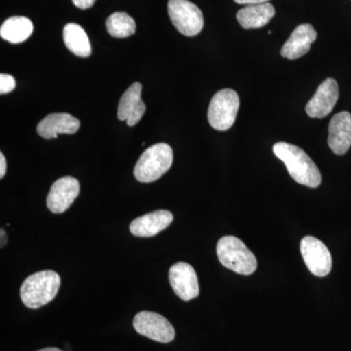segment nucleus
Wrapping results in <instances>:
<instances>
[{"instance_id":"nucleus-1","label":"nucleus","mask_w":351,"mask_h":351,"mask_svg":"<svg viewBox=\"0 0 351 351\" xmlns=\"http://www.w3.org/2000/svg\"><path fill=\"white\" fill-rule=\"evenodd\" d=\"M274 152L287 167L289 174L295 182L315 189L321 184V174L316 164L304 149L295 145L279 142L274 145Z\"/></svg>"},{"instance_id":"nucleus-2","label":"nucleus","mask_w":351,"mask_h":351,"mask_svg":"<svg viewBox=\"0 0 351 351\" xmlns=\"http://www.w3.org/2000/svg\"><path fill=\"white\" fill-rule=\"evenodd\" d=\"M61 286V277L53 270H43L27 277L20 289L22 302L29 308L36 309L54 300Z\"/></svg>"},{"instance_id":"nucleus-3","label":"nucleus","mask_w":351,"mask_h":351,"mask_svg":"<svg viewBox=\"0 0 351 351\" xmlns=\"http://www.w3.org/2000/svg\"><path fill=\"white\" fill-rule=\"evenodd\" d=\"M217 255L223 267L242 276H250L257 269L255 255L237 237H221L217 245Z\"/></svg>"},{"instance_id":"nucleus-4","label":"nucleus","mask_w":351,"mask_h":351,"mask_svg":"<svg viewBox=\"0 0 351 351\" xmlns=\"http://www.w3.org/2000/svg\"><path fill=\"white\" fill-rule=\"evenodd\" d=\"M173 163V151L169 145L156 144L145 151L136 163L134 175L141 182H152L160 179Z\"/></svg>"},{"instance_id":"nucleus-5","label":"nucleus","mask_w":351,"mask_h":351,"mask_svg":"<svg viewBox=\"0 0 351 351\" xmlns=\"http://www.w3.org/2000/svg\"><path fill=\"white\" fill-rule=\"evenodd\" d=\"M240 107L239 94L232 89H223L214 95L208 110V121L218 131L232 128Z\"/></svg>"},{"instance_id":"nucleus-6","label":"nucleus","mask_w":351,"mask_h":351,"mask_svg":"<svg viewBox=\"0 0 351 351\" xmlns=\"http://www.w3.org/2000/svg\"><path fill=\"white\" fill-rule=\"evenodd\" d=\"M168 14L176 29L186 36H195L202 31L204 18L199 8L189 0H169Z\"/></svg>"},{"instance_id":"nucleus-7","label":"nucleus","mask_w":351,"mask_h":351,"mask_svg":"<svg viewBox=\"0 0 351 351\" xmlns=\"http://www.w3.org/2000/svg\"><path fill=\"white\" fill-rule=\"evenodd\" d=\"M133 326L138 334L158 343H168L175 339L173 325L164 316L152 311H141L136 314Z\"/></svg>"},{"instance_id":"nucleus-8","label":"nucleus","mask_w":351,"mask_h":351,"mask_svg":"<svg viewBox=\"0 0 351 351\" xmlns=\"http://www.w3.org/2000/svg\"><path fill=\"white\" fill-rule=\"evenodd\" d=\"M301 253L307 269L314 276L323 277L332 269V256L325 244L313 237H306L301 242Z\"/></svg>"},{"instance_id":"nucleus-9","label":"nucleus","mask_w":351,"mask_h":351,"mask_svg":"<svg viewBox=\"0 0 351 351\" xmlns=\"http://www.w3.org/2000/svg\"><path fill=\"white\" fill-rule=\"evenodd\" d=\"M169 280L175 294L182 301H191L199 295L198 277L195 269L186 263H177L171 267Z\"/></svg>"},{"instance_id":"nucleus-10","label":"nucleus","mask_w":351,"mask_h":351,"mask_svg":"<svg viewBox=\"0 0 351 351\" xmlns=\"http://www.w3.org/2000/svg\"><path fill=\"white\" fill-rule=\"evenodd\" d=\"M80 191V182L75 178L64 177L57 180L47 196L48 209L52 213H64L75 202Z\"/></svg>"},{"instance_id":"nucleus-11","label":"nucleus","mask_w":351,"mask_h":351,"mask_svg":"<svg viewBox=\"0 0 351 351\" xmlns=\"http://www.w3.org/2000/svg\"><path fill=\"white\" fill-rule=\"evenodd\" d=\"M339 85L334 78L324 80L306 107V112L313 119H323L332 112L339 100Z\"/></svg>"},{"instance_id":"nucleus-12","label":"nucleus","mask_w":351,"mask_h":351,"mask_svg":"<svg viewBox=\"0 0 351 351\" xmlns=\"http://www.w3.org/2000/svg\"><path fill=\"white\" fill-rule=\"evenodd\" d=\"M142 84L133 83L120 99L117 117L121 121H126L127 125L135 126L145 112V105L142 100Z\"/></svg>"},{"instance_id":"nucleus-13","label":"nucleus","mask_w":351,"mask_h":351,"mask_svg":"<svg viewBox=\"0 0 351 351\" xmlns=\"http://www.w3.org/2000/svg\"><path fill=\"white\" fill-rule=\"evenodd\" d=\"M328 145L337 156H343L351 147V114L348 112L337 113L329 124Z\"/></svg>"},{"instance_id":"nucleus-14","label":"nucleus","mask_w":351,"mask_h":351,"mask_svg":"<svg viewBox=\"0 0 351 351\" xmlns=\"http://www.w3.org/2000/svg\"><path fill=\"white\" fill-rule=\"evenodd\" d=\"M317 38V32L311 24L298 25L290 38L281 48V56L289 60H297L311 50V44Z\"/></svg>"},{"instance_id":"nucleus-15","label":"nucleus","mask_w":351,"mask_h":351,"mask_svg":"<svg viewBox=\"0 0 351 351\" xmlns=\"http://www.w3.org/2000/svg\"><path fill=\"white\" fill-rule=\"evenodd\" d=\"M174 217L166 210H158L134 219L130 225L132 234L138 237H152L167 228Z\"/></svg>"},{"instance_id":"nucleus-16","label":"nucleus","mask_w":351,"mask_h":351,"mask_svg":"<svg viewBox=\"0 0 351 351\" xmlns=\"http://www.w3.org/2000/svg\"><path fill=\"white\" fill-rule=\"evenodd\" d=\"M80 121L69 113H52L39 122L38 133L43 138H56L59 134H75Z\"/></svg>"},{"instance_id":"nucleus-17","label":"nucleus","mask_w":351,"mask_h":351,"mask_svg":"<svg viewBox=\"0 0 351 351\" xmlns=\"http://www.w3.org/2000/svg\"><path fill=\"white\" fill-rule=\"evenodd\" d=\"M276 15V9L269 2L245 6L237 12V18L245 29H261L269 24Z\"/></svg>"},{"instance_id":"nucleus-18","label":"nucleus","mask_w":351,"mask_h":351,"mask_svg":"<svg viewBox=\"0 0 351 351\" xmlns=\"http://www.w3.org/2000/svg\"><path fill=\"white\" fill-rule=\"evenodd\" d=\"M34 32V25L29 18L15 16L9 18L0 27V36L13 44L24 43Z\"/></svg>"},{"instance_id":"nucleus-19","label":"nucleus","mask_w":351,"mask_h":351,"mask_svg":"<svg viewBox=\"0 0 351 351\" xmlns=\"http://www.w3.org/2000/svg\"><path fill=\"white\" fill-rule=\"evenodd\" d=\"M64 41L66 48L78 57L91 55V44L84 29L80 25L69 23L64 29Z\"/></svg>"},{"instance_id":"nucleus-20","label":"nucleus","mask_w":351,"mask_h":351,"mask_svg":"<svg viewBox=\"0 0 351 351\" xmlns=\"http://www.w3.org/2000/svg\"><path fill=\"white\" fill-rule=\"evenodd\" d=\"M108 32L113 38H125L136 32V23L131 16L124 12H115L106 22Z\"/></svg>"},{"instance_id":"nucleus-21","label":"nucleus","mask_w":351,"mask_h":351,"mask_svg":"<svg viewBox=\"0 0 351 351\" xmlns=\"http://www.w3.org/2000/svg\"><path fill=\"white\" fill-rule=\"evenodd\" d=\"M15 87L16 82L12 75H5V73L0 75V93H10Z\"/></svg>"},{"instance_id":"nucleus-22","label":"nucleus","mask_w":351,"mask_h":351,"mask_svg":"<svg viewBox=\"0 0 351 351\" xmlns=\"http://www.w3.org/2000/svg\"><path fill=\"white\" fill-rule=\"evenodd\" d=\"M95 2L96 0H73V3L80 9L91 8Z\"/></svg>"},{"instance_id":"nucleus-23","label":"nucleus","mask_w":351,"mask_h":351,"mask_svg":"<svg viewBox=\"0 0 351 351\" xmlns=\"http://www.w3.org/2000/svg\"><path fill=\"white\" fill-rule=\"evenodd\" d=\"M234 1L239 4H243V5H252V4L265 3L269 0H234Z\"/></svg>"},{"instance_id":"nucleus-24","label":"nucleus","mask_w":351,"mask_h":351,"mask_svg":"<svg viewBox=\"0 0 351 351\" xmlns=\"http://www.w3.org/2000/svg\"><path fill=\"white\" fill-rule=\"evenodd\" d=\"M6 173V159L3 154H0V178H3Z\"/></svg>"},{"instance_id":"nucleus-25","label":"nucleus","mask_w":351,"mask_h":351,"mask_svg":"<svg viewBox=\"0 0 351 351\" xmlns=\"http://www.w3.org/2000/svg\"><path fill=\"white\" fill-rule=\"evenodd\" d=\"M0 237H1V248L2 247L5 246L7 243V235L6 232H4L3 230H1V234H0Z\"/></svg>"},{"instance_id":"nucleus-26","label":"nucleus","mask_w":351,"mask_h":351,"mask_svg":"<svg viewBox=\"0 0 351 351\" xmlns=\"http://www.w3.org/2000/svg\"><path fill=\"white\" fill-rule=\"evenodd\" d=\"M38 351H63V350H59V348H43V350H40Z\"/></svg>"}]
</instances>
